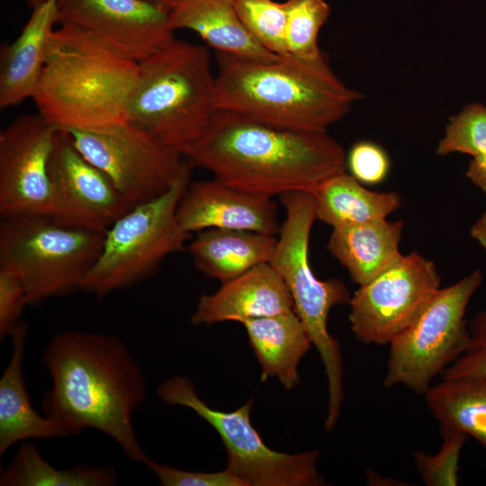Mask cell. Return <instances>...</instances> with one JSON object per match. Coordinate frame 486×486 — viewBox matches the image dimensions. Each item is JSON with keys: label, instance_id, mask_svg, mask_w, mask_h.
I'll return each instance as SVG.
<instances>
[{"label": "cell", "instance_id": "obj_1", "mask_svg": "<svg viewBox=\"0 0 486 486\" xmlns=\"http://www.w3.org/2000/svg\"><path fill=\"white\" fill-rule=\"evenodd\" d=\"M43 362L52 385L44 394L45 416L72 435L94 428L112 437L134 462L148 456L137 440L135 409L146 395L141 368L118 338L79 330L56 335Z\"/></svg>", "mask_w": 486, "mask_h": 486}, {"label": "cell", "instance_id": "obj_2", "mask_svg": "<svg viewBox=\"0 0 486 486\" xmlns=\"http://www.w3.org/2000/svg\"><path fill=\"white\" fill-rule=\"evenodd\" d=\"M184 156L228 184L269 197L313 194L346 169L344 148L327 131L281 128L227 110L215 111Z\"/></svg>", "mask_w": 486, "mask_h": 486}, {"label": "cell", "instance_id": "obj_3", "mask_svg": "<svg viewBox=\"0 0 486 486\" xmlns=\"http://www.w3.org/2000/svg\"><path fill=\"white\" fill-rule=\"evenodd\" d=\"M214 106L281 128L325 132L360 94L327 61L271 60L216 52Z\"/></svg>", "mask_w": 486, "mask_h": 486}, {"label": "cell", "instance_id": "obj_4", "mask_svg": "<svg viewBox=\"0 0 486 486\" xmlns=\"http://www.w3.org/2000/svg\"><path fill=\"white\" fill-rule=\"evenodd\" d=\"M138 75V62L76 28L59 25L32 99L38 112L58 129L109 131L128 122Z\"/></svg>", "mask_w": 486, "mask_h": 486}, {"label": "cell", "instance_id": "obj_5", "mask_svg": "<svg viewBox=\"0 0 486 486\" xmlns=\"http://www.w3.org/2000/svg\"><path fill=\"white\" fill-rule=\"evenodd\" d=\"M214 87L207 47L173 39L139 62L128 122L184 155L209 127Z\"/></svg>", "mask_w": 486, "mask_h": 486}, {"label": "cell", "instance_id": "obj_6", "mask_svg": "<svg viewBox=\"0 0 486 486\" xmlns=\"http://www.w3.org/2000/svg\"><path fill=\"white\" fill-rule=\"evenodd\" d=\"M280 196L285 219L269 263L285 283L294 311L317 348L328 379V409L338 412L344 400L343 362L339 344L328 332V318L333 307L348 303L352 295L341 280H320L310 267L309 241L317 220L313 194L291 192Z\"/></svg>", "mask_w": 486, "mask_h": 486}, {"label": "cell", "instance_id": "obj_7", "mask_svg": "<svg viewBox=\"0 0 486 486\" xmlns=\"http://www.w3.org/2000/svg\"><path fill=\"white\" fill-rule=\"evenodd\" d=\"M104 232L73 227L51 216L3 219L0 266L22 283L29 304L80 288L96 261Z\"/></svg>", "mask_w": 486, "mask_h": 486}, {"label": "cell", "instance_id": "obj_8", "mask_svg": "<svg viewBox=\"0 0 486 486\" xmlns=\"http://www.w3.org/2000/svg\"><path fill=\"white\" fill-rule=\"evenodd\" d=\"M191 173L192 167L167 192L131 207L110 226L81 289L104 297L128 288L155 272L167 256L184 249L190 233L176 212Z\"/></svg>", "mask_w": 486, "mask_h": 486}, {"label": "cell", "instance_id": "obj_9", "mask_svg": "<svg viewBox=\"0 0 486 486\" xmlns=\"http://www.w3.org/2000/svg\"><path fill=\"white\" fill-rule=\"evenodd\" d=\"M482 282V273L475 269L440 287L413 322L391 340L385 387L401 385L423 395L463 354L469 341L466 309Z\"/></svg>", "mask_w": 486, "mask_h": 486}, {"label": "cell", "instance_id": "obj_10", "mask_svg": "<svg viewBox=\"0 0 486 486\" xmlns=\"http://www.w3.org/2000/svg\"><path fill=\"white\" fill-rule=\"evenodd\" d=\"M157 393L166 404L191 409L217 431L227 453L225 469L248 486L324 484L317 469L318 451L287 454L265 444L251 423V400L232 411L214 410L198 396L192 381L184 376L167 379Z\"/></svg>", "mask_w": 486, "mask_h": 486}, {"label": "cell", "instance_id": "obj_11", "mask_svg": "<svg viewBox=\"0 0 486 486\" xmlns=\"http://www.w3.org/2000/svg\"><path fill=\"white\" fill-rule=\"evenodd\" d=\"M68 132L76 148L108 176L130 207L165 194L194 166L130 122L104 132Z\"/></svg>", "mask_w": 486, "mask_h": 486}, {"label": "cell", "instance_id": "obj_12", "mask_svg": "<svg viewBox=\"0 0 486 486\" xmlns=\"http://www.w3.org/2000/svg\"><path fill=\"white\" fill-rule=\"evenodd\" d=\"M440 284L431 260L417 252L402 255L351 296L352 333L364 344L389 345L418 316Z\"/></svg>", "mask_w": 486, "mask_h": 486}, {"label": "cell", "instance_id": "obj_13", "mask_svg": "<svg viewBox=\"0 0 486 486\" xmlns=\"http://www.w3.org/2000/svg\"><path fill=\"white\" fill-rule=\"evenodd\" d=\"M58 130L37 112L19 116L0 130L2 220L51 216L50 161Z\"/></svg>", "mask_w": 486, "mask_h": 486}, {"label": "cell", "instance_id": "obj_14", "mask_svg": "<svg viewBox=\"0 0 486 486\" xmlns=\"http://www.w3.org/2000/svg\"><path fill=\"white\" fill-rule=\"evenodd\" d=\"M169 15L148 0H60L58 24L76 28L139 63L175 39Z\"/></svg>", "mask_w": 486, "mask_h": 486}, {"label": "cell", "instance_id": "obj_15", "mask_svg": "<svg viewBox=\"0 0 486 486\" xmlns=\"http://www.w3.org/2000/svg\"><path fill=\"white\" fill-rule=\"evenodd\" d=\"M51 217L66 225L105 232L131 207L112 181L59 129L50 161Z\"/></svg>", "mask_w": 486, "mask_h": 486}, {"label": "cell", "instance_id": "obj_16", "mask_svg": "<svg viewBox=\"0 0 486 486\" xmlns=\"http://www.w3.org/2000/svg\"><path fill=\"white\" fill-rule=\"evenodd\" d=\"M273 197L249 193L218 178L189 184L177 206L187 232L227 229L278 236L281 226Z\"/></svg>", "mask_w": 486, "mask_h": 486}, {"label": "cell", "instance_id": "obj_17", "mask_svg": "<svg viewBox=\"0 0 486 486\" xmlns=\"http://www.w3.org/2000/svg\"><path fill=\"white\" fill-rule=\"evenodd\" d=\"M221 284L218 291L200 298L190 319L192 324L242 323L294 310L285 283L270 263L260 264Z\"/></svg>", "mask_w": 486, "mask_h": 486}, {"label": "cell", "instance_id": "obj_18", "mask_svg": "<svg viewBox=\"0 0 486 486\" xmlns=\"http://www.w3.org/2000/svg\"><path fill=\"white\" fill-rule=\"evenodd\" d=\"M58 1L33 6L19 36L0 50V108L32 98L45 65L50 41L58 24Z\"/></svg>", "mask_w": 486, "mask_h": 486}, {"label": "cell", "instance_id": "obj_19", "mask_svg": "<svg viewBox=\"0 0 486 486\" xmlns=\"http://www.w3.org/2000/svg\"><path fill=\"white\" fill-rule=\"evenodd\" d=\"M27 325L21 322L11 335L13 350L0 379V455L14 444L32 438L71 436L69 430L33 409L22 374Z\"/></svg>", "mask_w": 486, "mask_h": 486}, {"label": "cell", "instance_id": "obj_20", "mask_svg": "<svg viewBox=\"0 0 486 486\" xmlns=\"http://www.w3.org/2000/svg\"><path fill=\"white\" fill-rule=\"evenodd\" d=\"M401 220H377L332 228L327 249L359 286L367 284L397 260L402 237Z\"/></svg>", "mask_w": 486, "mask_h": 486}, {"label": "cell", "instance_id": "obj_21", "mask_svg": "<svg viewBox=\"0 0 486 486\" xmlns=\"http://www.w3.org/2000/svg\"><path fill=\"white\" fill-rule=\"evenodd\" d=\"M173 31L198 34L216 52L239 58L271 60L275 55L260 45L239 19L234 0H186L170 12Z\"/></svg>", "mask_w": 486, "mask_h": 486}, {"label": "cell", "instance_id": "obj_22", "mask_svg": "<svg viewBox=\"0 0 486 486\" xmlns=\"http://www.w3.org/2000/svg\"><path fill=\"white\" fill-rule=\"evenodd\" d=\"M276 236L238 230L208 229L199 231L189 243V254L205 276L221 283L249 269L269 263Z\"/></svg>", "mask_w": 486, "mask_h": 486}, {"label": "cell", "instance_id": "obj_23", "mask_svg": "<svg viewBox=\"0 0 486 486\" xmlns=\"http://www.w3.org/2000/svg\"><path fill=\"white\" fill-rule=\"evenodd\" d=\"M262 368L261 380L275 377L287 390L300 382L298 365L312 343L294 310L242 322Z\"/></svg>", "mask_w": 486, "mask_h": 486}, {"label": "cell", "instance_id": "obj_24", "mask_svg": "<svg viewBox=\"0 0 486 486\" xmlns=\"http://www.w3.org/2000/svg\"><path fill=\"white\" fill-rule=\"evenodd\" d=\"M313 196L317 220L332 228L386 220L401 204L399 194L369 190L346 171L324 181Z\"/></svg>", "mask_w": 486, "mask_h": 486}, {"label": "cell", "instance_id": "obj_25", "mask_svg": "<svg viewBox=\"0 0 486 486\" xmlns=\"http://www.w3.org/2000/svg\"><path fill=\"white\" fill-rule=\"evenodd\" d=\"M423 396L439 430L458 429L486 451V376L442 378Z\"/></svg>", "mask_w": 486, "mask_h": 486}, {"label": "cell", "instance_id": "obj_26", "mask_svg": "<svg viewBox=\"0 0 486 486\" xmlns=\"http://www.w3.org/2000/svg\"><path fill=\"white\" fill-rule=\"evenodd\" d=\"M116 482L111 466L57 469L41 456L33 443L25 441L0 478L1 486H111Z\"/></svg>", "mask_w": 486, "mask_h": 486}, {"label": "cell", "instance_id": "obj_27", "mask_svg": "<svg viewBox=\"0 0 486 486\" xmlns=\"http://www.w3.org/2000/svg\"><path fill=\"white\" fill-rule=\"evenodd\" d=\"M285 41L288 56L304 60L324 59L318 36L330 8L325 0H286Z\"/></svg>", "mask_w": 486, "mask_h": 486}, {"label": "cell", "instance_id": "obj_28", "mask_svg": "<svg viewBox=\"0 0 486 486\" xmlns=\"http://www.w3.org/2000/svg\"><path fill=\"white\" fill-rule=\"evenodd\" d=\"M237 14L254 39L268 51L289 57L285 4L274 0H234Z\"/></svg>", "mask_w": 486, "mask_h": 486}, {"label": "cell", "instance_id": "obj_29", "mask_svg": "<svg viewBox=\"0 0 486 486\" xmlns=\"http://www.w3.org/2000/svg\"><path fill=\"white\" fill-rule=\"evenodd\" d=\"M436 154L462 153L477 158L486 155V105L469 104L450 118Z\"/></svg>", "mask_w": 486, "mask_h": 486}, {"label": "cell", "instance_id": "obj_30", "mask_svg": "<svg viewBox=\"0 0 486 486\" xmlns=\"http://www.w3.org/2000/svg\"><path fill=\"white\" fill-rule=\"evenodd\" d=\"M443 437L438 452L414 453L416 469L427 486H455L459 482L460 456L467 435L454 429H440Z\"/></svg>", "mask_w": 486, "mask_h": 486}, {"label": "cell", "instance_id": "obj_31", "mask_svg": "<svg viewBox=\"0 0 486 486\" xmlns=\"http://www.w3.org/2000/svg\"><path fill=\"white\" fill-rule=\"evenodd\" d=\"M469 341L463 354L443 373V378L486 376V309L468 322Z\"/></svg>", "mask_w": 486, "mask_h": 486}, {"label": "cell", "instance_id": "obj_32", "mask_svg": "<svg viewBox=\"0 0 486 486\" xmlns=\"http://www.w3.org/2000/svg\"><path fill=\"white\" fill-rule=\"evenodd\" d=\"M346 168L363 184L382 182L390 170V159L378 144L364 140L356 142L346 155Z\"/></svg>", "mask_w": 486, "mask_h": 486}, {"label": "cell", "instance_id": "obj_33", "mask_svg": "<svg viewBox=\"0 0 486 486\" xmlns=\"http://www.w3.org/2000/svg\"><path fill=\"white\" fill-rule=\"evenodd\" d=\"M145 464L163 486H248L242 479L226 469L213 472L184 471L157 463L149 457Z\"/></svg>", "mask_w": 486, "mask_h": 486}, {"label": "cell", "instance_id": "obj_34", "mask_svg": "<svg viewBox=\"0 0 486 486\" xmlns=\"http://www.w3.org/2000/svg\"><path fill=\"white\" fill-rule=\"evenodd\" d=\"M29 304L24 286L19 277L0 266V338L11 336L22 322L20 317Z\"/></svg>", "mask_w": 486, "mask_h": 486}, {"label": "cell", "instance_id": "obj_35", "mask_svg": "<svg viewBox=\"0 0 486 486\" xmlns=\"http://www.w3.org/2000/svg\"><path fill=\"white\" fill-rule=\"evenodd\" d=\"M465 175L476 187L486 193V155L472 158Z\"/></svg>", "mask_w": 486, "mask_h": 486}, {"label": "cell", "instance_id": "obj_36", "mask_svg": "<svg viewBox=\"0 0 486 486\" xmlns=\"http://www.w3.org/2000/svg\"><path fill=\"white\" fill-rule=\"evenodd\" d=\"M470 236L486 253V211L471 227Z\"/></svg>", "mask_w": 486, "mask_h": 486}, {"label": "cell", "instance_id": "obj_37", "mask_svg": "<svg viewBox=\"0 0 486 486\" xmlns=\"http://www.w3.org/2000/svg\"><path fill=\"white\" fill-rule=\"evenodd\" d=\"M152 3H155L157 4H159L170 12L179 5H181L183 3H184L186 0H148Z\"/></svg>", "mask_w": 486, "mask_h": 486}, {"label": "cell", "instance_id": "obj_38", "mask_svg": "<svg viewBox=\"0 0 486 486\" xmlns=\"http://www.w3.org/2000/svg\"><path fill=\"white\" fill-rule=\"evenodd\" d=\"M45 1H47V0H29L31 5L32 7L39 4H40V3H42V2H45ZM58 1H60V0H58Z\"/></svg>", "mask_w": 486, "mask_h": 486}]
</instances>
